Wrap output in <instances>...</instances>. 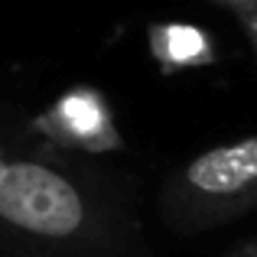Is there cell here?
I'll return each mask as SVG.
<instances>
[{"label":"cell","mask_w":257,"mask_h":257,"mask_svg":"<svg viewBox=\"0 0 257 257\" xmlns=\"http://www.w3.org/2000/svg\"><path fill=\"white\" fill-rule=\"evenodd\" d=\"M117 231L107 186L49 153L0 150V234L46 247H98Z\"/></svg>","instance_id":"6da1fadb"},{"label":"cell","mask_w":257,"mask_h":257,"mask_svg":"<svg viewBox=\"0 0 257 257\" xmlns=\"http://www.w3.org/2000/svg\"><path fill=\"white\" fill-rule=\"evenodd\" d=\"M257 205V134L195 153L163 186V215L179 228H212Z\"/></svg>","instance_id":"7a4b0ae2"},{"label":"cell","mask_w":257,"mask_h":257,"mask_svg":"<svg viewBox=\"0 0 257 257\" xmlns=\"http://www.w3.org/2000/svg\"><path fill=\"white\" fill-rule=\"evenodd\" d=\"M43 127L52 140L72 147V150L101 153V150H117L120 147L111 114H107L104 101L94 91H72L62 101H56L43 114Z\"/></svg>","instance_id":"3957f363"},{"label":"cell","mask_w":257,"mask_h":257,"mask_svg":"<svg viewBox=\"0 0 257 257\" xmlns=\"http://www.w3.org/2000/svg\"><path fill=\"white\" fill-rule=\"evenodd\" d=\"M218 7H225V10H231L238 20L251 17V13H257V0H215Z\"/></svg>","instance_id":"277c9868"},{"label":"cell","mask_w":257,"mask_h":257,"mask_svg":"<svg viewBox=\"0 0 257 257\" xmlns=\"http://www.w3.org/2000/svg\"><path fill=\"white\" fill-rule=\"evenodd\" d=\"M241 26H244L247 39H251V46H254V52H257V13H251V17H244V20H241Z\"/></svg>","instance_id":"5b68a950"},{"label":"cell","mask_w":257,"mask_h":257,"mask_svg":"<svg viewBox=\"0 0 257 257\" xmlns=\"http://www.w3.org/2000/svg\"><path fill=\"white\" fill-rule=\"evenodd\" d=\"M238 257H257V247H244V251H241Z\"/></svg>","instance_id":"8992f818"}]
</instances>
